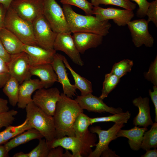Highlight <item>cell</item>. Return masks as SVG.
I'll list each match as a JSON object with an SVG mask.
<instances>
[{
	"label": "cell",
	"instance_id": "obj_1",
	"mask_svg": "<svg viewBox=\"0 0 157 157\" xmlns=\"http://www.w3.org/2000/svg\"><path fill=\"white\" fill-rule=\"evenodd\" d=\"M83 110L74 99L63 93L60 94L57 102L53 118L56 138L65 136H75L73 124L77 116Z\"/></svg>",
	"mask_w": 157,
	"mask_h": 157
},
{
	"label": "cell",
	"instance_id": "obj_2",
	"mask_svg": "<svg viewBox=\"0 0 157 157\" xmlns=\"http://www.w3.org/2000/svg\"><path fill=\"white\" fill-rule=\"evenodd\" d=\"M71 32H86L106 36L111 27L108 20L101 21L95 16L77 13L71 6L63 4V8Z\"/></svg>",
	"mask_w": 157,
	"mask_h": 157
},
{
	"label": "cell",
	"instance_id": "obj_3",
	"mask_svg": "<svg viewBox=\"0 0 157 157\" xmlns=\"http://www.w3.org/2000/svg\"><path fill=\"white\" fill-rule=\"evenodd\" d=\"M97 141L96 133L88 129L80 137L65 136L47 142L50 149L60 146L70 150L73 157H88L92 151V148L96 146Z\"/></svg>",
	"mask_w": 157,
	"mask_h": 157
},
{
	"label": "cell",
	"instance_id": "obj_4",
	"mask_svg": "<svg viewBox=\"0 0 157 157\" xmlns=\"http://www.w3.org/2000/svg\"><path fill=\"white\" fill-rule=\"evenodd\" d=\"M26 118L32 128L38 130L47 142L56 138V132L53 116L49 115L33 101L26 108Z\"/></svg>",
	"mask_w": 157,
	"mask_h": 157
},
{
	"label": "cell",
	"instance_id": "obj_5",
	"mask_svg": "<svg viewBox=\"0 0 157 157\" xmlns=\"http://www.w3.org/2000/svg\"><path fill=\"white\" fill-rule=\"evenodd\" d=\"M4 27L15 35L24 44L38 45L32 24L19 17L10 6L6 10Z\"/></svg>",
	"mask_w": 157,
	"mask_h": 157
},
{
	"label": "cell",
	"instance_id": "obj_6",
	"mask_svg": "<svg viewBox=\"0 0 157 157\" xmlns=\"http://www.w3.org/2000/svg\"><path fill=\"white\" fill-rule=\"evenodd\" d=\"M43 1L42 14L53 30L57 33H71L63 9L56 1L43 0Z\"/></svg>",
	"mask_w": 157,
	"mask_h": 157
},
{
	"label": "cell",
	"instance_id": "obj_7",
	"mask_svg": "<svg viewBox=\"0 0 157 157\" xmlns=\"http://www.w3.org/2000/svg\"><path fill=\"white\" fill-rule=\"evenodd\" d=\"M34 37L38 46L48 50H53L57 33L54 31L43 14L32 24Z\"/></svg>",
	"mask_w": 157,
	"mask_h": 157
},
{
	"label": "cell",
	"instance_id": "obj_8",
	"mask_svg": "<svg viewBox=\"0 0 157 157\" xmlns=\"http://www.w3.org/2000/svg\"><path fill=\"white\" fill-rule=\"evenodd\" d=\"M8 73L10 76L16 79L21 84L24 81L31 78V65L28 55L23 51L10 55L7 63Z\"/></svg>",
	"mask_w": 157,
	"mask_h": 157
},
{
	"label": "cell",
	"instance_id": "obj_9",
	"mask_svg": "<svg viewBox=\"0 0 157 157\" xmlns=\"http://www.w3.org/2000/svg\"><path fill=\"white\" fill-rule=\"evenodd\" d=\"M10 7L19 17L32 24L42 14L43 1V0H13Z\"/></svg>",
	"mask_w": 157,
	"mask_h": 157
},
{
	"label": "cell",
	"instance_id": "obj_10",
	"mask_svg": "<svg viewBox=\"0 0 157 157\" xmlns=\"http://www.w3.org/2000/svg\"><path fill=\"white\" fill-rule=\"evenodd\" d=\"M92 14L101 21L112 20L119 26L127 25L134 16L133 11L113 7L104 8L99 6L93 7Z\"/></svg>",
	"mask_w": 157,
	"mask_h": 157
},
{
	"label": "cell",
	"instance_id": "obj_11",
	"mask_svg": "<svg viewBox=\"0 0 157 157\" xmlns=\"http://www.w3.org/2000/svg\"><path fill=\"white\" fill-rule=\"evenodd\" d=\"M60 95L57 88H41L35 91L32 101L45 112L53 116Z\"/></svg>",
	"mask_w": 157,
	"mask_h": 157
},
{
	"label": "cell",
	"instance_id": "obj_12",
	"mask_svg": "<svg viewBox=\"0 0 157 157\" xmlns=\"http://www.w3.org/2000/svg\"><path fill=\"white\" fill-rule=\"evenodd\" d=\"M147 20L144 19L131 21L127 25L131 33L132 42L137 47L143 45L147 47H152L154 40L149 31Z\"/></svg>",
	"mask_w": 157,
	"mask_h": 157
},
{
	"label": "cell",
	"instance_id": "obj_13",
	"mask_svg": "<svg viewBox=\"0 0 157 157\" xmlns=\"http://www.w3.org/2000/svg\"><path fill=\"white\" fill-rule=\"evenodd\" d=\"M70 32L57 33L53 44L55 51L65 53L75 64L80 66L84 65Z\"/></svg>",
	"mask_w": 157,
	"mask_h": 157
},
{
	"label": "cell",
	"instance_id": "obj_14",
	"mask_svg": "<svg viewBox=\"0 0 157 157\" xmlns=\"http://www.w3.org/2000/svg\"><path fill=\"white\" fill-rule=\"evenodd\" d=\"M124 126V124H115L107 130L101 129L99 126L90 127L89 131L98 135L99 141L96 144L95 149L92 151L88 157H100L102 152L109 147L110 142L117 138V134L118 132Z\"/></svg>",
	"mask_w": 157,
	"mask_h": 157
},
{
	"label": "cell",
	"instance_id": "obj_15",
	"mask_svg": "<svg viewBox=\"0 0 157 157\" xmlns=\"http://www.w3.org/2000/svg\"><path fill=\"white\" fill-rule=\"evenodd\" d=\"M75 100L83 109L90 112H107L114 114L123 112L120 107L115 108L108 106L104 102L103 99L93 95L92 93L85 96H77Z\"/></svg>",
	"mask_w": 157,
	"mask_h": 157
},
{
	"label": "cell",
	"instance_id": "obj_16",
	"mask_svg": "<svg viewBox=\"0 0 157 157\" xmlns=\"http://www.w3.org/2000/svg\"><path fill=\"white\" fill-rule=\"evenodd\" d=\"M62 56V55L56 53L51 64L57 75L58 82L62 85L63 93L68 97L72 98L76 95V89L74 85L70 82Z\"/></svg>",
	"mask_w": 157,
	"mask_h": 157
},
{
	"label": "cell",
	"instance_id": "obj_17",
	"mask_svg": "<svg viewBox=\"0 0 157 157\" xmlns=\"http://www.w3.org/2000/svg\"><path fill=\"white\" fill-rule=\"evenodd\" d=\"M28 55L31 66L45 64H51L56 53L55 50L50 51L38 45L24 44V51Z\"/></svg>",
	"mask_w": 157,
	"mask_h": 157
},
{
	"label": "cell",
	"instance_id": "obj_18",
	"mask_svg": "<svg viewBox=\"0 0 157 157\" xmlns=\"http://www.w3.org/2000/svg\"><path fill=\"white\" fill-rule=\"evenodd\" d=\"M43 88H44V85L39 79L30 78L23 81L19 86L18 107L25 108L29 103L32 101L33 93Z\"/></svg>",
	"mask_w": 157,
	"mask_h": 157
},
{
	"label": "cell",
	"instance_id": "obj_19",
	"mask_svg": "<svg viewBox=\"0 0 157 157\" xmlns=\"http://www.w3.org/2000/svg\"><path fill=\"white\" fill-rule=\"evenodd\" d=\"M132 103L139 110L138 114L133 120V124L135 126L145 128L152 125L154 122L150 114L149 98L140 96L134 99Z\"/></svg>",
	"mask_w": 157,
	"mask_h": 157
},
{
	"label": "cell",
	"instance_id": "obj_20",
	"mask_svg": "<svg viewBox=\"0 0 157 157\" xmlns=\"http://www.w3.org/2000/svg\"><path fill=\"white\" fill-rule=\"evenodd\" d=\"M76 46L80 53H84L88 49L95 48L102 43L103 36L86 32L73 33L72 35Z\"/></svg>",
	"mask_w": 157,
	"mask_h": 157
},
{
	"label": "cell",
	"instance_id": "obj_21",
	"mask_svg": "<svg viewBox=\"0 0 157 157\" xmlns=\"http://www.w3.org/2000/svg\"><path fill=\"white\" fill-rule=\"evenodd\" d=\"M30 71L32 76H35L39 78L44 88H50L58 82L57 75L51 64L31 66Z\"/></svg>",
	"mask_w": 157,
	"mask_h": 157
},
{
	"label": "cell",
	"instance_id": "obj_22",
	"mask_svg": "<svg viewBox=\"0 0 157 157\" xmlns=\"http://www.w3.org/2000/svg\"><path fill=\"white\" fill-rule=\"evenodd\" d=\"M0 39L5 49L10 54L24 51V44L14 34L4 27L0 31Z\"/></svg>",
	"mask_w": 157,
	"mask_h": 157
},
{
	"label": "cell",
	"instance_id": "obj_23",
	"mask_svg": "<svg viewBox=\"0 0 157 157\" xmlns=\"http://www.w3.org/2000/svg\"><path fill=\"white\" fill-rule=\"evenodd\" d=\"M147 130V128H140L135 126L130 129H120L118 132L117 136V138L124 137L127 138L130 148L134 151H137L140 149L144 134Z\"/></svg>",
	"mask_w": 157,
	"mask_h": 157
},
{
	"label": "cell",
	"instance_id": "obj_24",
	"mask_svg": "<svg viewBox=\"0 0 157 157\" xmlns=\"http://www.w3.org/2000/svg\"><path fill=\"white\" fill-rule=\"evenodd\" d=\"M43 136L37 130L31 128L15 136L4 144L7 151L34 140L43 138Z\"/></svg>",
	"mask_w": 157,
	"mask_h": 157
},
{
	"label": "cell",
	"instance_id": "obj_25",
	"mask_svg": "<svg viewBox=\"0 0 157 157\" xmlns=\"http://www.w3.org/2000/svg\"><path fill=\"white\" fill-rule=\"evenodd\" d=\"M63 60L66 67L69 71L74 81V85L78 89L81 95L85 96L93 92L92 85L89 80L77 73L71 67L66 58L62 56Z\"/></svg>",
	"mask_w": 157,
	"mask_h": 157
},
{
	"label": "cell",
	"instance_id": "obj_26",
	"mask_svg": "<svg viewBox=\"0 0 157 157\" xmlns=\"http://www.w3.org/2000/svg\"><path fill=\"white\" fill-rule=\"evenodd\" d=\"M32 128L26 119L24 122L16 126L10 125L0 132V144H5L9 140L18 134Z\"/></svg>",
	"mask_w": 157,
	"mask_h": 157
},
{
	"label": "cell",
	"instance_id": "obj_27",
	"mask_svg": "<svg viewBox=\"0 0 157 157\" xmlns=\"http://www.w3.org/2000/svg\"><path fill=\"white\" fill-rule=\"evenodd\" d=\"M19 83L10 76L3 87V91L8 97L10 104L15 107L17 105L19 97Z\"/></svg>",
	"mask_w": 157,
	"mask_h": 157
},
{
	"label": "cell",
	"instance_id": "obj_28",
	"mask_svg": "<svg viewBox=\"0 0 157 157\" xmlns=\"http://www.w3.org/2000/svg\"><path fill=\"white\" fill-rule=\"evenodd\" d=\"M108 116L90 118V125L99 122H113L117 124L126 123L131 117L129 111L122 112Z\"/></svg>",
	"mask_w": 157,
	"mask_h": 157
},
{
	"label": "cell",
	"instance_id": "obj_29",
	"mask_svg": "<svg viewBox=\"0 0 157 157\" xmlns=\"http://www.w3.org/2000/svg\"><path fill=\"white\" fill-rule=\"evenodd\" d=\"M151 126L150 129L144 132L140 147V149L146 151L157 147V122Z\"/></svg>",
	"mask_w": 157,
	"mask_h": 157
},
{
	"label": "cell",
	"instance_id": "obj_30",
	"mask_svg": "<svg viewBox=\"0 0 157 157\" xmlns=\"http://www.w3.org/2000/svg\"><path fill=\"white\" fill-rule=\"evenodd\" d=\"M90 118L83 112L77 116L73 126L75 136H82L89 129L88 127L90 125Z\"/></svg>",
	"mask_w": 157,
	"mask_h": 157
},
{
	"label": "cell",
	"instance_id": "obj_31",
	"mask_svg": "<svg viewBox=\"0 0 157 157\" xmlns=\"http://www.w3.org/2000/svg\"><path fill=\"white\" fill-rule=\"evenodd\" d=\"M120 78L110 72L106 74L103 83L101 93L99 97L104 99L115 88L120 81Z\"/></svg>",
	"mask_w": 157,
	"mask_h": 157
},
{
	"label": "cell",
	"instance_id": "obj_32",
	"mask_svg": "<svg viewBox=\"0 0 157 157\" xmlns=\"http://www.w3.org/2000/svg\"><path fill=\"white\" fill-rule=\"evenodd\" d=\"M91 3L93 6H98L101 4L113 5L131 11L134 10L136 6V4L130 0H91Z\"/></svg>",
	"mask_w": 157,
	"mask_h": 157
},
{
	"label": "cell",
	"instance_id": "obj_33",
	"mask_svg": "<svg viewBox=\"0 0 157 157\" xmlns=\"http://www.w3.org/2000/svg\"><path fill=\"white\" fill-rule=\"evenodd\" d=\"M133 65V62L131 60L124 59L113 65L110 72L120 78L128 72H130Z\"/></svg>",
	"mask_w": 157,
	"mask_h": 157
},
{
	"label": "cell",
	"instance_id": "obj_34",
	"mask_svg": "<svg viewBox=\"0 0 157 157\" xmlns=\"http://www.w3.org/2000/svg\"><path fill=\"white\" fill-rule=\"evenodd\" d=\"M63 4L72 5L76 6L83 10L86 15L92 14L93 6L91 2L87 0H60Z\"/></svg>",
	"mask_w": 157,
	"mask_h": 157
},
{
	"label": "cell",
	"instance_id": "obj_35",
	"mask_svg": "<svg viewBox=\"0 0 157 157\" xmlns=\"http://www.w3.org/2000/svg\"><path fill=\"white\" fill-rule=\"evenodd\" d=\"M38 145L28 153L29 157H47L50 148L45 139L39 140Z\"/></svg>",
	"mask_w": 157,
	"mask_h": 157
},
{
	"label": "cell",
	"instance_id": "obj_36",
	"mask_svg": "<svg viewBox=\"0 0 157 157\" xmlns=\"http://www.w3.org/2000/svg\"><path fill=\"white\" fill-rule=\"evenodd\" d=\"M18 111L14 109L0 113V130L3 127H6L12 124L15 120V116Z\"/></svg>",
	"mask_w": 157,
	"mask_h": 157
},
{
	"label": "cell",
	"instance_id": "obj_37",
	"mask_svg": "<svg viewBox=\"0 0 157 157\" xmlns=\"http://www.w3.org/2000/svg\"><path fill=\"white\" fill-rule=\"evenodd\" d=\"M145 79L151 82L154 85L157 86V56L151 62L148 71L144 73Z\"/></svg>",
	"mask_w": 157,
	"mask_h": 157
},
{
	"label": "cell",
	"instance_id": "obj_38",
	"mask_svg": "<svg viewBox=\"0 0 157 157\" xmlns=\"http://www.w3.org/2000/svg\"><path fill=\"white\" fill-rule=\"evenodd\" d=\"M146 15L148 17L147 21L149 23L151 21L157 27V0H155L150 2Z\"/></svg>",
	"mask_w": 157,
	"mask_h": 157
},
{
	"label": "cell",
	"instance_id": "obj_39",
	"mask_svg": "<svg viewBox=\"0 0 157 157\" xmlns=\"http://www.w3.org/2000/svg\"><path fill=\"white\" fill-rule=\"evenodd\" d=\"M131 0L135 2L138 6V8L136 12L137 16L140 18L145 17L150 2L147 0Z\"/></svg>",
	"mask_w": 157,
	"mask_h": 157
},
{
	"label": "cell",
	"instance_id": "obj_40",
	"mask_svg": "<svg viewBox=\"0 0 157 157\" xmlns=\"http://www.w3.org/2000/svg\"><path fill=\"white\" fill-rule=\"evenodd\" d=\"M153 91L149 90V93L154 105L155 111V121L157 122V86L153 85Z\"/></svg>",
	"mask_w": 157,
	"mask_h": 157
},
{
	"label": "cell",
	"instance_id": "obj_41",
	"mask_svg": "<svg viewBox=\"0 0 157 157\" xmlns=\"http://www.w3.org/2000/svg\"><path fill=\"white\" fill-rule=\"evenodd\" d=\"M63 148L59 146L50 149L47 157H64Z\"/></svg>",
	"mask_w": 157,
	"mask_h": 157
},
{
	"label": "cell",
	"instance_id": "obj_42",
	"mask_svg": "<svg viewBox=\"0 0 157 157\" xmlns=\"http://www.w3.org/2000/svg\"><path fill=\"white\" fill-rule=\"evenodd\" d=\"M0 57L2 58L6 63L9 61L10 58V54L3 47L0 39Z\"/></svg>",
	"mask_w": 157,
	"mask_h": 157
},
{
	"label": "cell",
	"instance_id": "obj_43",
	"mask_svg": "<svg viewBox=\"0 0 157 157\" xmlns=\"http://www.w3.org/2000/svg\"><path fill=\"white\" fill-rule=\"evenodd\" d=\"M7 9L0 4V31L4 27V23Z\"/></svg>",
	"mask_w": 157,
	"mask_h": 157
},
{
	"label": "cell",
	"instance_id": "obj_44",
	"mask_svg": "<svg viewBox=\"0 0 157 157\" xmlns=\"http://www.w3.org/2000/svg\"><path fill=\"white\" fill-rule=\"evenodd\" d=\"M100 156L102 157H119L115 151H113L109 147L104 150L101 153Z\"/></svg>",
	"mask_w": 157,
	"mask_h": 157
},
{
	"label": "cell",
	"instance_id": "obj_45",
	"mask_svg": "<svg viewBox=\"0 0 157 157\" xmlns=\"http://www.w3.org/2000/svg\"><path fill=\"white\" fill-rule=\"evenodd\" d=\"M8 104V101L7 100L0 98V113L9 110Z\"/></svg>",
	"mask_w": 157,
	"mask_h": 157
},
{
	"label": "cell",
	"instance_id": "obj_46",
	"mask_svg": "<svg viewBox=\"0 0 157 157\" xmlns=\"http://www.w3.org/2000/svg\"><path fill=\"white\" fill-rule=\"evenodd\" d=\"M10 76L8 73L0 74V88L4 86Z\"/></svg>",
	"mask_w": 157,
	"mask_h": 157
},
{
	"label": "cell",
	"instance_id": "obj_47",
	"mask_svg": "<svg viewBox=\"0 0 157 157\" xmlns=\"http://www.w3.org/2000/svg\"><path fill=\"white\" fill-rule=\"evenodd\" d=\"M8 73L7 63L0 57V74Z\"/></svg>",
	"mask_w": 157,
	"mask_h": 157
},
{
	"label": "cell",
	"instance_id": "obj_48",
	"mask_svg": "<svg viewBox=\"0 0 157 157\" xmlns=\"http://www.w3.org/2000/svg\"><path fill=\"white\" fill-rule=\"evenodd\" d=\"M141 157H157V150L156 148L154 149H149L146 151V152L144 154L141 156Z\"/></svg>",
	"mask_w": 157,
	"mask_h": 157
},
{
	"label": "cell",
	"instance_id": "obj_49",
	"mask_svg": "<svg viewBox=\"0 0 157 157\" xmlns=\"http://www.w3.org/2000/svg\"><path fill=\"white\" fill-rule=\"evenodd\" d=\"M8 152L4 144H0V157H9Z\"/></svg>",
	"mask_w": 157,
	"mask_h": 157
},
{
	"label": "cell",
	"instance_id": "obj_50",
	"mask_svg": "<svg viewBox=\"0 0 157 157\" xmlns=\"http://www.w3.org/2000/svg\"><path fill=\"white\" fill-rule=\"evenodd\" d=\"M13 0H0V4H1L7 10L10 6Z\"/></svg>",
	"mask_w": 157,
	"mask_h": 157
},
{
	"label": "cell",
	"instance_id": "obj_51",
	"mask_svg": "<svg viewBox=\"0 0 157 157\" xmlns=\"http://www.w3.org/2000/svg\"><path fill=\"white\" fill-rule=\"evenodd\" d=\"M13 157H29L28 153H26L21 151L15 154L13 156Z\"/></svg>",
	"mask_w": 157,
	"mask_h": 157
},
{
	"label": "cell",
	"instance_id": "obj_52",
	"mask_svg": "<svg viewBox=\"0 0 157 157\" xmlns=\"http://www.w3.org/2000/svg\"><path fill=\"white\" fill-rule=\"evenodd\" d=\"M66 151L64 154V157H73L72 154H71L69 151L68 150L65 149Z\"/></svg>",
	"mask_w": 157,
	"mask_h": 157
}]
</instances>
